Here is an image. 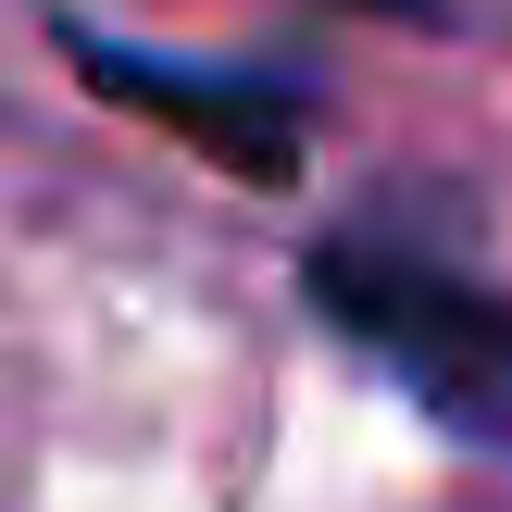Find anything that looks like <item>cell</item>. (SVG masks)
<instances>
[{
	"label": "cell",
	"instance_id": "obj_2",
	"mask_svg": "<svg viewBox=\"0 0 512 512\" xmlns=\"http://www.w3.org/2000/svg\"><path fill=\"white\" fill-rule=\"evenodd\" d=\"M63 63L88 75L100 100L150 113L163 138H188L213 175H250V188H288L300 175V138H313V100L263 63H188V50H150V38H113V25H63Z\"/></svg>",
	"mask_w": 512,
	"mask_h": 512
},
{
	"label": "cell",
	"instance_id": "obj_3",
	"mask_svg": "<svg viewBox=\"0 0 512 512\" xmlns=\"http://www.w3.org/2000/svg\"><path fill=\"white\" fill-rule=\"evenodd\" d=\"M350 13H400V25H438L450 0H350Z\"/></svg>",
	"mask_w": 512,
	"mask_h": 512
},
{
	"label": "cell",
	"instance_id": "obj_1",
	"mask_svg": "<svg viewBox=\"0 0 512 512\" xmlns=\"http://www.w3.org/2000/svg\"><path fill=\"white\" fill-rule=\"evenodd\" d=\"M300 288H313V313L338 325L350 350H375L450 438L512 450V300L488 275L438 263V250H400V238H313Z\"/></svg>",
	"mask_w": 512,
	"mask_h": 512
}]
</instances>
